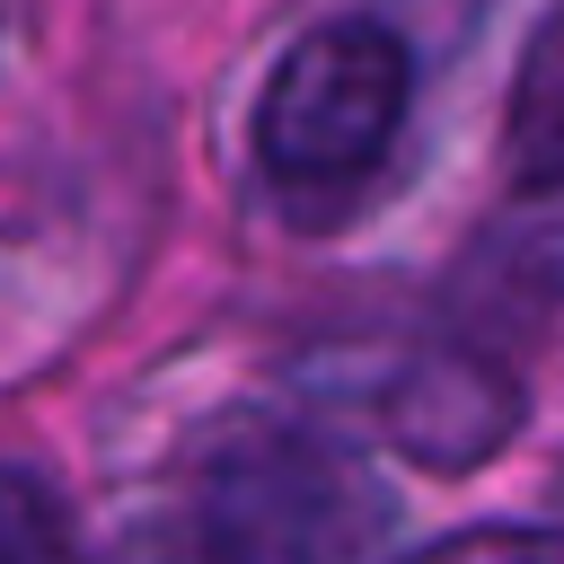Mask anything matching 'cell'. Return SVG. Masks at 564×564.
<instances>
[{"mask_svg":"<svg viewBox=\"0 0 564 564\" xmlns=\"http://www.w3.org/2000/svg\"><path fill=\"white\" fill-rule=\"evenodd\" d=\"M502 167L529 194H564V9L529 35L502 106Z\"/></svg>","mask_w":564,"mask_h":564,"instance_id":"obj_4","label":"cell"},{"mask_svg":"<svg viewBox=\"0 0 564 564\" xmlns=\"http://www.w3.org/2000/svg\"><path fill=\"white\" fill-rule=\"evenodd\" d=\"M520 414H529V388L494 352H467V344H432V352L397 361L379 388V441L432 476L485 467L520 432Z\"/></svg>","mask_w":564,"mask_h":564,"instance_id":"obj_3","label":"cell"},{"mask_svg":"<svg viewBox=\"0 0 564 564\" xmlns=\"http://www.w3.org/2000/svg\"><path fill=\"white\" fill-rule=\"evenodd\" d=\"M379 529V485L317 432L247 423L185 494L194 564H352Z\"/></svg>","mask_w":564,"mask_h":564,"instance_id":"obj_2","label":"cell"},{"mask_svg":"<svg viewBox=\"0 0 564 564\" xmlns=\"http://www.w3.org/2000/svg\"><path fill=\"white\" fill-rule=\"evenodd\" d=\"M0 564H79L70 511H62L53 485L26 476V467H0Z\"/></svg>","mask_w":564,"mask_h":564,"instance_id":"obj_5","label":"cell"},{"mask_svg":"<svg viewBox=\"0 0 564 564\" xmlns=\"http://www.w3.org/2000/svg\"><path fill=\"white\" fill-rule=\"evenodd\" d=\"M414 62L405 35L379 18H326L308 26L256 97V167L291 203H335L379 176V159L405 132Z\"/></svg>","mask_w":564,"mask_h":564,"instance_id":"obj_1","label":"cell"},{"mask_svg":"<svg viewBox=\"0 0 564 564\" xmlns=\"http://www.w3.org/2000/svg\"><path fill=\"white\" fill-rule=\"evenodd\" d=\"M405 564H564V529H529V520H476V529H449V538L414 546Z\"/></svg>","mask_w":564,"mask_h":564,"instance_id":"obj_6","label":"cell"}]
</instances>
